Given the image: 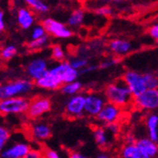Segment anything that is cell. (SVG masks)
<instances>
[{
	"label": "cell",
	"mask_w": 158,
	"mask_h": 158,
	"mask_svg": "<svg viewBox=\"0 0 158 158\" xmlns=\"http://www.w3.org/2000/svg\"><path fill=\"white\" fill-rule=\"evenodd\" d=\"M107 102L117 105L120 108L126 107L133 100V95L123 80H118L109 83L104 90Z\"/></svg>",
	"instance_id": "6da1fadb"
},
{
	"label": "cell",
	"mask_w": 158,
	"mask_h": 158,
	"mask_svg": "<svg viewBox=\"0 0 158 158\" xmlns=\"http://www.w3.org/2000/svg\"><path fill=\"white\" fill-rule=\"evenodd\" d=\"M33 86L32 81L27 79H17L5 82L0 87V98L2 100L10 98L26 96L32 91Z\"/></svg>",
	"instance_id": "7a4b0ae2"
},
{
	"label": "cell",
	"mask_w": 158,
	"mask_h": 158,
	"mask_svg": "<svg viewBox=\"0 0 158 158\" xmlns=\"http://www.w3.org/2000/svg\"><path fill=\"white\" fill-rule=\"evenodd\" d=\"M30 100L25 97L10 98L2 99L0 102V112L4 116H11V114H21L27 112L30 106Z\"/></svg>",
	"instance_id": "3957f363"
},
{
	"label": "cell",
	"mask_w": 158,
	"mask_h": 158,
	"mask_svg": "<svg viewBox=\"0 0 158 158\" xmlns=\"http://www.w3.org/2000/svg\"><path fill=\"white\" fill-rule=\"evenodd\" d=\"M122 80L125 81L130 89L134 98H137L147 90L146 83L143 74H140L135 70H128L123 74Z\"/></svg>",
	"instance_id": "277c9868"
},
{
	"label": "cell",
	"mask_w": 158,
	"mask_h": 158,
	"mask_svg": "<svg viewBox=\"0 0 158 158\" xmlns=\"http://www.w3.org/2000/svg\"><path fill=\"white\" fill-rule=\"evenodd\" d=\"M49 72L54 74L56 77H58L63 84L77 81L80 74L79 71L74 69L67 61L56 64L51 68H49Z\"/></svg>",
	"instance_id": "5b68a950"
},
{
	"label": "cell",
	"mask_w": 158,
	"mask_h": 158,
	"mask_svg": "<svg viewBox=\"0 0 158 158\" xmlns=\"http://www.w3.org/2000/svg\"><path fill=\"white\" fill-rule=\"evenodd\" d=\"M42 26L45 27L48 35H51L55 38L67 39L73 35L72 31L68 26L53 18L44 19L42 22Z\"/></svg>",
	"instance_id": "8992f818"
},
{
	"label": "cell",
	"mask_w": 158,
	"mask_h": 158,
	"mask_svg": "<svg viewBox=\"0 0 158 158\" xmlns=\"http://www.w3.org/2000/svg\"><path fill=\"white\" fill-rule=\"evenodd\" d=\"M106 103L105 96L99 93H89L85 95V114L91 118H97Z\"/></svg>",
	"instance_id": "52a82bcc"
},
{
	"label": "cell",
	"mask_w": 158,
	"mask_h": 158,
	"mask_svg": "<svg viewBox=\"0 0 158 158\" xmlns=\"http://www.w3.org/2000/svg\"><path fill=\"white\" fill-rule=\"evenodd\" d=\"M135 106L142 111L158 110V89H147L144 93L134 98Z\"/></svg>",
	"instance_id": "ba28073f"
},
{
	"label": "cell",
	"mask_w": 158,
	"mask_h": 158,
	"mask_svg": "<svg viewBox=\"0 0 158 158\" xmlns=\"http://www.w3.org/2000/svg\"><path fill=\"white\" fill-rule=\"evenodd\" d=\"M85 95L78 94L69 97L64 106L65 114L70 118H80L85 114Z\"/></svg>",
	"instance_id": "9c48e42d"
},
{
	"label": "cell",
	"mask_w": 158,
	"mask_h": 158,
	"mask_svg": "<svg viewBox=\"0 0 158 158\" xmlns=\"http://www.w3.org/2000/svg\"><path fill=\"white\" fill-rule=\"evenodd\" d=\"M48 62L43 57H36L31 60L26 66V73L31 81H38L48 72Z\"/></svg>",
	"instance_id": "30bf717a"
},
{
	"label": "cell",
	"mask_w": 158,
	"mask_h": 158,
	"mask_svg": "<svg viewBox=\"0 0 158 158\" xmlns=\"http://www.w3.org/2000/svg\"><path fill=\"white\" fill-rule=\"evenodd\" d=\"M50 109H51V102L49 98L44 97L35 98L32 100H31L30 106H28L27 112V116L30 118L35 119L48 113Z\"/></svg>",
	"instance_id": "8fae6325"
},
{
	"label": "cell",
	"mask_w": 158,
	"mask_h": 158,
	"mask_svg": "<svg viewBox=\"0 0 158 158\" xmlns=\"http://www.w3.org/2000/svg\"><path fill=\"white\" fill-rule=\"evenodd\" d=\"M121 114H122V110L120 107L107 102L103 107V109L102 110V112L97 117V119L105 125L116 123L120 118Z\"/></svg>",
	"instance_id": "7c38bea8"
},
{
	"label": "cell",
	"mask_w": 158,
	"mask_h": 158,
	"mask_svg": "<svg viewBox=\"0 0 158 158\" xmlns=\"http://www.w3.org/2000/svg\"><path fill=\"white\" fill-rule=\"evenodd\" d=\"M31 147L25 141H18L6 147L1 152L2 158H25Z\"/></svg>",
	"instance_id": "4fadbf2b"
},
{
	"label": "cell",
	"mask_w": 158,
	"mask_h": 158,
	"mask_svg": "<svg viewBox=\"0 0 158 158\" xmlns=\"http://www.w3.org/2000/svg\"><path fill=\"white\" fill-rule=\"evenodd\" d=\"M16 20L19 27L23 30H30L34 27L35 15L34 12L27 7H21L17 10Z\"/></svg>",
	"instance_id": "5bb4252c"
},
{
	"label": "cell",
	"mask_w": 158,
	"mask_h": 158,
	"mask_svg": "<svg viewBox=\"0 0 158 158\" xmlns=\"http://www.w3.org/2000/svg\"><path fill=\"white\" fill-rule=\"evenodd\" d=\"M51 128L46 122H34L31 127V135L32 138L37 141H44L48 139L51 136Z\"/></svg>",
	"instance_id": "9a60e30c"
},
{
	"label": "cell",
	"mask_w": 158,
	"mask_h": 158,
	"mask_svg": "<svg viewBox=\"0 0 158 158\" xmlns=\"http://www.w3.org/2000/svg\"><path fill=\"white\" fill-rule=\"evenodd\" d=\"M35 85L39 88L46 90H57L62 87L63 83L58 77H56L48 70V72L45 76L35 81Z\"/></svg>",
	"instance_id": "2e32d148"
},
{
	"label": "cell",
	"mask_w": 158,
	"mask_h": 158,
	"mask_svg": "<svg viewBox=\"0 0 158 158\" xmlns=\"http://www.w3.org/2000/svg\"><path fill=\"white\" fill-rule=\"evenodd\" d=\"M109 49L117 56H124L132 50V44L124 39H114L109 43Z\"/></svg>",
	"instance_id": "e0dca14e"
},
{
	"label": "cell",
	"mask_w": 158,
	"mask_h": 158,
	"mask_svg": "<svg viewBox=\"0 0 158 158\" xmlns=\"http://www.w3.org/2000/svg\"><path fill=\"white\" fill-rule=\"evenodd\" d=\"M135 144L151 158H158V144L151 138H139L136 140Z\"/></svg>",
	"instance_id": "ac0fdd59"
},
{
	"label": "cell",
	"mask_w": 158,
	"mask_h": 158,
	"mask_svg": "<svg viewBox=\"0 0 158 158\" xmlns=\"http://www.w3.org/2000/svg\"><path fill=\"white\" fill-rule=\"evenodd\" d=\"M119 158H151L143 152L135 143V144H125L120 152Z\"/></svg>",
	"instance_id": "d6986e66"
},
{
	"label": "cell",
	"mask_w": 158,
	"mask_h": 158,
	"mask_svg": "<svg viewBox=\"0 0 158 158\" xmlns=\"http://www.w3.org/2000/svg\"><path fill=\"white\" fill-rule=\"evenodd\" d=\"M146 129L149 138L158 142V114L150 113L146 117Z\"/></svg>",
	"instance_id": "ffe728a7"
},
{
	"label": "cell",
	"mask_w": 158,
	"mask_h": 158,
	"mask_svg": "<svg viewBox=\"0 0 158 158\" xmlns=\"http://www.w3.org/2000/svg\"><path fill=\"white\" fill-rule=\"evenodd\" d=\"M93 137L97 145L100 148H106L110 144V134L105 127H97L93 131Z\"/></svg>",
	"instance_id": "44dd1931"
},
{
	"label": "cell",
	"mask_w": 158,
	"mask_h": 158,
	"mask_svg": "<svg viewBox=\"0 0 158 158\" xmlns=\"http://www.w3.org/2000/svg\"><path fill=\"white\" fill-rule=\"evenodd\" d=\"M85 18V11L82 9H76L70 13L67 19V26L70 28L79 27L82 25Z\"/></svg>",
	"instance_id": "7402d4cb"
},
{
	"label": "cell",
	"mask_w": 158,
	"mask_h": 158,
	"mask_svg": "<svg viewBox=\"0 0 158 158\" xmlns=\"http://www.w3.org/2000/svg\"><path fill=\"white\" fill-rule=\"evenodd\" d=\"M81 89H82V84L79 81H74V82H70V83H66V84H63L62 87L60 88L61 92L64 95L69 96V97H73L78 94H81L80 92L81 91Z\"/></svg>",
	"instance_id": "603a6c76"
},
{
	"label": "cell",
	"mask_w": 158,
	"mask_h": 158,
	"mask_svg": "<svg viewBox=\"0 0 158 158\" xmlns=\"http://www.w3.org/2000/svg\"><path fill=\"white\" fill-rule=\"evenodd\" d=\"M25 3L27 4V8H30L33 12L45 14L49 10V6L41 0H26Z\"/></svg>",
	"instance_id": "cb8c5ba5"
},
{
	"label": "cell",
	"mask_w": 158,
	"mask_h": 158,
	"mask_svg": "<svg viewBox=\"0 0 158 158\" xmlns=\"http://www.w3.org/2000/svg\"><path fill=\"white\" fill-rule=\"evenodd\" d=\"M49 42V37L47 34L43 38L37 39V40H31V42L27 43V48L30 50H38L43 48H45Z\"/></svg>",
	"instance_id": "d4e9b609"
},
{
	"label": "cell",
	"mask_w": 158,
	"mask_h": 158,
	"mask_svg": "<svg viewBox=\"0 0 158 158\" xmlns=\"http://www.w3.org/2000/svg\"><path fill=\"white\" fill-rule=\"evenodd\" d=\"M17 54V48L13 45H7L1 49V57L4 61H10Z\"/></svg>",
	"instance_id": "484cf974"
},
{
	"label": "cell",
	"mask_w": 158,
	"mask_h": 158,
	"mask_svg": "<svg viewBox=\"0 0 158 158\" xmlns=\"http://www.w3.org/2000/svg\"><path fill=\"white\" fill-rule=\"evenodd\" d=\"M51 57L52 59H54L58 63L64 62L65 58V53L63 47L60 45H53L51 47Z\"/></svg>",
	"instance_id": "4316f807"
},
{
	"label": "cell",
	"mask_w": 158,
	"mask_h": 158,
	"mask_svg": "<svg viewBox=\"0 0 158 158\" xmlns=\"http://www.w3.org/2000/svg\"><path fill=\"white\" fill-rule=\"evenodd\" d=\"M143 76H144L147 89H158V76L157 75L148 72V73L143 74Z\"/></svg>",
	"instance_id": "83f0119b"
},
{
	"label": "cell",
	"mask_w": 158,
	"mask_h": 158,
	"mask_svg": "<svg viewBox=\"0 0 158 158\" xmlns=\"http://www.w3.org/2000/svg\"><path fill=\"white\" fill-rule=\"evenodd\" d=\"M71 66H72L74 69L78 70L79 72L83 69L84 67L87 66L89 64H88V60L84 58V57H77V58H73V59H71L69 61Z\"/></svg>",
	"instance_id": "f1b7e54d"
},
{
	"label": "cell",
	"mask_w": 158,
	"mask_h": 158,
	"mask_svg": "<svg viewBox=\"0 0 158 158\" xmlns=\"http://www.w3.org/2000/svg\"><path fill=\"white\" fill-rule=\"evenodd\" d=\"M10 138V132L9 131V129L1 126L0 127V149L2 151L6 148L7 143L9 142Z\"/></svg>",
	"instance_id": "f546056e"
},
{
	"label": "cell",
	"mask_w": 158,
	"mask_h": 158,
	"mask_svg": "<svg viewBox=\"0 0 158 158\" xmlns=\"http://www.w3.org/2000/svg\"><path fill=\"white\" fill-rule=\"evenodd\" d=\"M47 35V31L45 30V27L41 25H36L32 27L31 30V40H37V39H40V38H43L44 36Z\"/></svg>",
	"instance_id": "4dcf8cb0"
},
{
	"label": "cell",
	"mask_w": 158,
	"mask_h": 158,
	"mask_svg": "<svg viewBox=\"0 0 158 158\" xmlns=\"http://www.w3.org/2000/svg\"><path fill=\"white\" fill-rule=\"evenodd\" d=\"M96 14L99 16H109L112 14V9L109 6H102L96 9Z\"/></svg>",
	"instance_id": "1f68e13d"
},
{
	"label": "cell",
	"mask_w": 158,
	"mask_h": 158,
	"mask_svg": "<svg viewBox=\"0 0 158 158\" xmlns=\"http://www.w3.org/2000/svg\"><path fill=\"white\" fill-rule=\"evenodd\" d=\"M25 158H44V154H43V152H41V150L31 148V151L25 156Z\"/></svg>",
	"instance_id": "d6a6232c"
},
{
	"label": "cell",
	"mask_w": 158,
	"mask_h": 158,
	"mask_svg": "<svg viewBox=\"0 0 158 158\" xmlns=\"http://www.w3.org/2000/svg\"><path fill=\"white\" fill-rule=\"evenodd\" d=\"M104 127H105V129L107 130V132H108L110 135H113L118 134V132H119V130H120V127H119V125L118 124V122H116V123H112V124H107V125H105Z\"/></svg>",
	"instance_id": "836d02e7"
},
{
	"label": "cell",
	"mask_w": 158,
	"mask_h": 158,
	"mask_svg": "<svg viewBox=\"0 0 158 158\" xmlns=\"http://www.w3.org/2000/svg\"><path fill=\"white\" fill-rule=\"evenodd\" d=\"M43 154H44V158H63L58 152L51 149H46L43 152Z\"/></svg>",
	"instance_id": "e575fe53"
},
{
	"label": "cell",
	"mask_w": 158,
	"mask_h": 158,
	"mask_svg": "<svg viewBox=\"0 0 158 158\" xmlns=\"http://www.w3.org/2000/svg\"><path fill=\"white\" fill-rule=\"evenodd\" d=\"M149 34L152 39H155L156 41L158 40V22H156L152 27H150Z\"/></svg>",
	"instance_id": "d590c367"
},
{
	"label": "cell",
	"mask_w": 158,
	"mask_h": 158,
	"mask_svg": "<svg viewBox=\"0 0 158 158\" xmlns=\"http://www.w3.org/2000/svg\"><path fill=\"white\" fill-rule=\"evenodd\" d=\"M99 67V65H96V64H88L86 67H84L83 69H81L80 71V74H87V73H91L96 71L98 68Z\"/></svg>",
	"instance_id": "8d00e7d4"
},
{
	"label": "cell",
	"mask_w": 158,
	"mask_h": 158,
	"mask_svg": "<svg viewBox=\"0 0 158 158\" xmlns=\"http://www.w3.org/2000/svg\"><path fill=\"white\" fill-rule=\"evenodd\" d=\"M67 158H90V157L80 152H72L69 153Z\"/></svg>",
	"instance_id": "74e56055"
},
{
	"label": "cell",
	"mask_w": 158,
	"mask_h": 158,
	"mask_svg": "<svg viewBox=\"0 0 158 158\" xmlns=\"http://www.w3.org/2000/svg\"><path fill=\"white\" fill-rule=\"evenodd\" d=\"M117 63V61L116 60H112V61H104V62H102V64H99V68H108V67H110L111 65H113L114 64H116Z\"/></svg>",
	"instance_id": "f35d334b"
},
{
	"label": "cell",
	"mask_w": 158,
	"mask_h": 158,
	"mask_svg": "<svg viewBox=\"0 0 158 158\" xmlns=\"http://www.w3.org/2000/svg\"><path fill=\"white\" fill-rule=\"evenodd\" d=\"M4 15H5V13L1 10H0V31H3L5 30V27H6L5 21H4Z\"/></svg>",
	"instance_id": "ab89813d"
},
{
	"label": "cell",
	"mask_w": 158,
	"mask_h": 158,
	"mask_svg": "<svg viewBox=\"0 0 158 158\" xmlns=\"http://www.w3.org/2000/svg\"><path fill=\"white\" fill-rule=\"evenodd\" d=\"M95 158H113V156L106 152H102L97 154V156Z\"/></svg>",
	"instance_id": "60d3db41"
},
{
	"label": "cell",
	"mask_w": 158,
	"mask_h": 158,
	"mask_svg": "<svg viewBox=\"0 0 158 158\" xmlns=\"http://www.w3.org/2000/svg\"><path fill=\"white\" fill-rule=\"evenodd\" d=\"M156 44H157V45H158V40H157V41H156Z\"/></svg>",
	"instance_id": "b9f144b4"
}]
</instances>
